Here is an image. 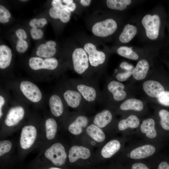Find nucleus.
<instances>
[{
	"label": "nucleus",
	"instance_id": "nucleus-50",
	"mask_svg": "<svg viewBox=\"0 0 169 169\" xmlns=\"http://www.w3.org/2000/svg\"><path fill=\"white\" fill-rule=\"evenodd\" d=\"M62 2L66 4L71 3H73V0H63Z\"/></svg>",
	"mask_w": 169,
	"mask_h": 169
},
{
	"label": "nucleus",
	"instance_id": "nucleus-35",
	"mask_svg": "<svg viewBox=\"0 0 169 169\" xmlns=\"http://www.w3.org/2000/svg\"><path fill=\"white\" fill-rule=\"evenodd\" d=\"M71 12L65 8L61 9L60 19L63 23L68 22L70 19Z\"/></svg>",
	"mask_w": 169,
	"mask_h": 169
},
{
	"label": "nucleus",
	"instance_id": "nucleus-5",
	"mask_svg": "<svg viewBox=\"0 0 169 169\" xmlns=\"http://www.w3.org/2000/svg\"><path fill=\"white\" fill-rule=\"evenodd\" d=\"M159 130L154 115H148L143 117L135 135L143 140L159 143Z\"/></svg>",
	"mask_w": 169,
	"mask_h": 169
},
{
	"label": "nucleus",
	"instance_id": "nucleus-20",
	"mask_svg": "<svg viewBox=\"0 0 169 169\" xmlns=\"http://www.w3.org/2000/svg\"><path fill=\"white\" fill-rule=\"evenodd\" d=\"M154 115L158 126L166 131H169V111L154 106Z\"/></svg>",
	"mask_w": 169,
	"mask_h": 169
},
{
	"label": "nucleus",
	"instance_id": "nucleus-39",
	"mask_svg": "<svg viewBox=\"0 0 169 169\" xmlns=\"http://www.w3.org/2000/svg\"><path fill=\"white\" fill-rule=\"evenodd\" d=\"M16 34L20 40H24L27 37L25 31L22 29H18L16 31Z\"/></svg>",
	"mask_w": 169,
	"mask_h": 169
},
{
	"label": "nucleus",
	"instance_id": "nucleus-42",
	"mask_svg": "<svg viewBox=\"0 0 169 169\" xmlns=\"http://www.w3.org/2000/svg\"><path fill=\"white\" fill-rule=\"evenodd\" d=\"M47 23V21L44 18H41L39 19H37L36 21V27L41 28L44 26Z\"/></svg>",
	"mask_w": 169,
	"mask_h": 169
},
{
	"label": "nucleus",
	"instance_id": "nucleus-41",
	"mask_svg": "<svg viewBox=\"0 0 169 169\" xmlns=\"http://www.w3.org/2000/svg\"><path fill=\"white\" fill-rule=\"evenodd\" d=\"M0 16H2L8 18L11 17V14L9 11L4 7L0 5Z\"/></svg>",
	"mask_w": 169,
	"mask_h": 169
},
{
	"label": "nucleus",
	"instance_id": "nucleus-51",
	"mask_svg": "<svg viewBox=\"0 0 169 169\" xmlns=\"http://www.w3.org/2000/svg\"><path fill=\"white\" fill-rule=\"evenodd\" d=\"M49 169H61L57 168V167H51L49 168Z\"/></svg>",
	"mask_w": 169,
	"mask_h": 169
},
{
	"label": "nucleus",
	"instance_id": "nucleus-9",
	"mask_svg": "<svg viewBox=\"0 0 169 169\" xmlns=\"http://www.w3.org/2000/svg\"><path fill=\"white\" fill-rule=\"evenodd\" d=\"M143 117L135 114L123 116L117 123L118 130L131 136L134 135L138 129Z\"/></svg>",
	"mask_w": 169,
	"mask_h": 169
},
{
	"label": "nucleus",
	"instance_id": "nucleus-17",
	"mask_svg": "<svg viewBox=\"0 0 169 169\" xmlns=\"http://www.w3.org/2000/svg\"><path fill=\"white\" fill-rule=\"evenodd\" d=\"M138 33L137 25L130 19L129 23L124 25L119 36V40L122 44H128L137 36Z\"/></svg>",
	"mask_w": 169,
	"mask_h": 169
},
{
	"label": "nucleus",
	"instance_id": "nucleus-18",
	"mask_svg": "<svg viewBox=\"0 0 169 169\" xmlns=\"http://www.w3.org/2000/svg\"><path fill=\"white\" fill-rule=\"evenodd\" d=\"M63 97L67 105L73 108H77L83 103L87 102L75 88L66 90L64 93Z\"/></svg>",
	"mask_w": 169,
	"mask_h": 169
},
{
	"label": "nucleus",
	"instance_id": "nucleus-40",
	"mask_svg": "<svg viewBox=\"0 0 169 169\" xmlns=\"http://www.w3.org/2000/svg\"><path fill=\"white\" fill-rule=\"evenodd\" d=\"M131 169H149L144 163L141 162H135L131 165Z\"/></svg>",
	"mask_w": 169,
	"mask_h": 169
},
{
	"label": "nucleus",
	"instance_id": "nucleus-38",
	"mask_svg": "<svg viewBox=\"0 0 169 169\" xmlns=\"http://www.w3.org/2000/svg\"><path fill=\"white\" fill-rule=\"evenodd\" d=\"M61 9L56 7H53L50 8L49 13L50 16L54 19L60 18Z\"/></svg>",
	"mask_w": 169,
	"mask_h": 169
},
{
	"label": "nucleus",
	"instance_id": "nucleus-44",
	"mask_svg": "<svg viewBox=\"0 0 169 169\" xmlns=\"http://www.w3.org/2000/svg\"><path fill=\"white\" fill-rule=\"evenodd\" d=\"M76 8V5L74 3L63 5V8H65L70 12H73Z\"/></svg>",
	"mask_w": 169,
	"mask_h": 169
},
{
	"label": "nucleus",
	"instance_id": "nucleus-4",
	"mask_svg": "<svg viewBox=\"0 0 169 169\" xmlns=\"http://www.w3.org/2000/svg\"><path fill=\"white\" fill-rule=\"evenodd\" d=\"M140 88L146 98L152 102L166 90L156 77L155 66L149 76L141 82Z\"/></svg>",
	"mask_w": 169,
	"mask_h": 169
},
{
	"label": "nucleus",
	"instance_id": "nucleus-28",
	"mask_svg": "<svg viewBox=\"0 0 169 169\" xmlns=\"http://www.w3.org/2000/svg\"><path fill=\"white\" fill-rule=\"evenodd\" d=\"M87 134L95 141L100 142L104 141L105 138L103 131L95 124H92L86 129Z\"/></svg>",
	"mask_w": 169,
	"mask_h": 169
},
{
	"label": "nucleus",
	"instance_id": "nucleus-49",
	"mask_svg": "<svg viewBox=\"0 0 169 169\" xmlns=\"http://www.w3.org/2000/svg\"><path fill=\"white\" fill-rule=\"evenodd\" d=\"M45 44L47 45L54 47H55L56 45V44L55 42L53 41H48Z\"/></svg>",
	"mask_w": 169,
	"mask_h": 169
},
{
	"label": "nucleus",
	"instance_id": "nucleus-27",
	"mask_svg": "<svg viewBox=\"0 0 169 169\" xmlns=\"http://www.w3.org/2000/svg\"><path fill=\"white\" fill-rule=\"evenodd\" d=\"M12 57L11 51L5 45L0 46V68L4 69L8 67L11 63Z\"/></svg>",
	"mask_w": 169,
	"mask_h": 169
},
{
	"label": "nucleus",
	"instance_id": "nucleus-23",
	"mask_svg": "<svg viewBox=\"0 0 169 169\" xmlns=\"http://www.w3.org/2000/svg\"><path fill=\"white\" fill-rule=\"evenodd\" d=\"M90 156V151L88 148L82 146H74L69 151L68 157L71 162H74L78 159H86Z\"/></svg>",
	"mask_w": 169,
	"mask_h": 169
},
{
	"label": "nucleus",
	"instance_id": "nucleus-1",
	"mask_svg": "<svg viewBox=\"0 0 169 169\" xmlns=\"http://www.w3.org/2000/svg\"><path fill=\"white\" fill-rule=\"evenodd\" d=\"M137 25V36L143 48L156 55L161 34L162 18L158 6L131 19Z\"/></svg>",
	"mask_w": 169,
	"mask_h": 169
},
{
	"label": "nucleus",
	"instance_id": "nucleus-29",
	"mask_svg": "<svg viewBox=\"0 0 169 169\" xmlns=\"http://www.w3.org/2000/svg\"><path fill=\"white\" fill-rule=\"evenodd\" d=\"M120 66L125 71L116 74L115 77L116 80L122 82L126 81L131 77L134 67L125 62H122Z\"/></svg>",
	"mask_w": 169,
	"mask_h": 169
},
{
	"label": "nucleus",
	"instance_id": "nucleus-48",
	"mask_svg": "<svg viewBox=\"0 0 169 169\" xmlns=\"http://www.w3.org/2000/svg\"><path fill=\"white\" fill-rule=\"evenodd\" d=\"M8 18L2 16H0V22L2 23H5L8 22L9 21Z\"/></svg>",
	"mask_w": 169,
	"mask_h": 169
},
{
	"label": "nucleus",
	"instance_id": "nucleus-6",
	"mask_svg": "<svg viewBox=\"0 0 169 169\" xmlns=\"http://www.w3.org/2000/svg\"><path fill=\"white\" fill-rule=\"evenodd\" d=\"M116 108L117 111H118L123 116L135 114L143 117L148 113L146 101L134 97L125 100Z\"/></svg>",
	"mask_w": 169,
	"mask_h": 169
},
{
	"label": "nucleus",
	"instance_id": "nucleus-46",
	"mask_svg": "<svg viewBox=\"0 0 169 169\" xmlns=\"http://www.w3.org/2000/svg\"><path fill=\"white\" fill-rule=\"evenodd\" d=\"M5 102V100L4 98L2 96H0V116L1 117L3 115L2 112V108Z\"/></svg>",
	"mask_w": 169,
	"mask_h": 169
},
{
	"label": "nucleus",
	"instance_id": "nucleus-16",
	"mask_svg": "<svg viewBox=\"0 0 169 169\" xmlns=\"http://www.w3.org/2000/svg\"><path fill=\"white\" fill-rule=\"evenodd\" d=\"M36 136V129L34 126L27 125L23 127L20 140L21 147L24 149L29 148L34 143Z\"/></svg>",
	"mask_w": 169,
	"mask_h": 169
},
{
	"label": "nucleus",
	"instance_id": "nucleus-3",
	"mask_svg": "<svg viewBox=\"0 0 169 169\" xmlns=\"http://www.w3.org/2000/svg\"><path fill=\"white\" fill-rule=\"evenodd\" d=\"M158 143L141 139L130 142L124 152V155L130 160L138 161L155 156L159 148Z\"/></svg>",
	"mask_w": 169,
	"mask_h": 169
},
{
	"label": "nucleus",
	"instance_id": "nucleus-36",
	"mask_svg": "<svg viewBox=\"0 0 169 169\" xmlns=\"http://www.w3.org/2000/svg\"><path fill=\"white\" fill-rule=\"evenodd\" d=\"M28 47V44L24 40H18L16 44V49L19 53H23L25 52Z\"/></svg>",
	"mask_w": 169,
	"mask_h": 169
},
{
	"label": "nucleus",
	"instance_id": "nucleus-26",
	"mask_svg": "<svg viewBox=\"0 0 169 169\" xmlns=\"http://www.w3.org/2000/svg\"><path fill=\"white\" fill-rule=\"evenodd\" d=\"M49 105L52 114L56 117L61 115L64 111L63 103L60 97L57 95H52L50 97Z\"/></svg>",
	"mask_w": 169,
	"mask_h": 169
},
{
	"label": "nucleus",
	"instance_id": "nucleus-21",
	"mask_svg": "<svg viewBox=\"0 0 169 169\" xmlns=\"http://www.w3.org/2000/svg\"><path fill=\"white\" fill-rule=\"evenodd\" d=\"M24 110L21 106H18L11 108L9 111L5 123L8 126H13L17 124L23 118Z\"/></svg>",
	"mask_w": 169,
	"mask_h": 169
},
{
	"label": "nucleus",
	"instance_id": "nucleus-14",
	"mask_svg": "<svg viewBox=\"0 0 169 169\" xmlns=\"http://www.w3.org/2000/svg\"><path fill=\"white\" fill-rule=\"evenodd\" d=\"M20 89L25 96L32 102H38L42 98V94L38 88L30 81H22L20 84Z\"/></svg>",
	"mask_w": 169,
	"mask_h": 169
},
{
	"label": "nucleus",
	"instance_id": "nucleus-31",
	"mask_svg": "<svg viewBox=\"0 0 169 169\" xmlns=\"http://www.w3.org/2000/svg\"><path fill=\"white\" fill-rule=\"evenodd\" d=\"M57 124L54 119L52 118L48 119L45 122L46 136L49 140L54 137L57 130Z\"/></svg>",
	"mask_w": 169,
	"mask_h": 169
},
{
	"label": "nucleus",
	"instance_id": "nucleus-13",
	"mask_svg": "<svg viewBox=\"0 0 169 169\" xmlns=\"http://www.w3.org/2000/svg\"><path fill=\"white\" fill-rule=\"evenodd\" d=\"M72 59L74 71L78 74L84 73L89 66L88 57L84 50L82 48H77L74 51Z\"/></svg>",
	"mask_w": 169,
	"mask_h": 169
},
{
	"label": "nucleus",
	"instance_id": "nucleus-10",
	"mask_svg": "<svg viewBox=\"0 0 169 169\" xmlns=\"http://www.w3.org/2000/svg\"><path fill=\"white\" fill-rule=\"evenodd\" d=\"M119 55L130 60L138 61L140 59L152 54L142 48L134 46H122L116 50Z\"/></svg>",
	"mask_w": 169,
	"mask_h": 169
},
{
	"label": "nucleus",
	"instance_id": "nucleus-34",
	"mask_svg": "<svg viewBox=\"0 0 169 169\" xmlns=\"http://www.w3.org/2000/svg\"><path fill=\"white\" fill-rule=\"evenodd\" d=\"M12 147V143L8 140H4L0 142V156L9 152Z\"/></svg>",
	"mask_w": 169,
	"mask_h": 169
},
{
	"label": "nucleus",
	"instance_id": "nucleus-25",
	"mask_svg": "<svg viewBox=\"0 0 169 169\" xmlns=\"http://www.w3.org/2000/svg\"><path fill=\"white\" fill-rule=\"evenodd\" d=\"M88 123V119L85 116L80 115L69 125L68 128L69 132L74 135L80 134L83 128L85 127Z\"/></svg>",
	"mask_w": 169,
	"mask_h": 169
},
{
	"label": "nucleus",
	"instance_id": "nucleus-15",
	"mask_svg": "<svg viewBox=\"0 0 169 169\" xmlns=\"http://www.w3.org/2000/svg\"><path fill=\"white\" fill-rule=\"evenodd\" d=\"M84 51L88 54V59L90 65L93 67H97L105 62L106 56L105 54L98 51L96 46L90 43L86 44L84 46Z\"/></svg>",
	"mask_w": 169,
	"mask_h": 169
},
{
	"label": "nucleus",
	"instance_id": "nucleus-45",
	"mask_svg": "<svg viewBox=\"0 0 169 169\" xmlns=\"http://www.w3.org/2000/svg\"><path fill=\"white\" fill-rule=\"evenodd\" d=\"M157 169H169V164L166 161H162L159 164Z\"/></svg>",
	"mask_w": 169,
	"mask_h": 169
},
{
	"label": "nucleus",
	"instance_id": "nucleus-47",
	"mask_svg": "<svg viewBox=\"0 0 169 169\" xmlns=\"http://www.w3.org/2000/svg\"><path fill=\"white\" fill-rule=\"evenodd\" d=\"M91 2L90 0H81L80 1L81 4L84 6H89Z\"/></svg>",
	"mask_w": 169,
	"mask_h": 169
},
{
	"label": "nucleus",
	"instance_id": "nucleus-2",
	"mask_svg": "<svg viewBox=\"0 0 169 169\" xmlns=\"http://www.w3.org/2000/svg\"><path fill=\"white\" fill-rule=\"evenodd\" d=\"M136 91L132 85L125 84L113 79H109L105 85L104 98L110 105L116 108L125 100L134 97Z\"/></svg>",
	"mask_w": 169,
	"mask_h": 169
},
{
	"label": "nucleus",
	"instance_id": "nucleus-43",
	"mask_svg": "<svg viewBox=\"0 0 169 169\" xmlns=\"http://www.w3.org/2000/svg\"><path fill=\"white\" fill-rule=\"evenodd\" d=\"M52 5L53 7L59 8L61 9L63 8V5L62 4V1L60 0H53L52 2Z\"/></svg>",
	"mask_w": 169,
	"mask_h": 169
},
{
	"label": "nucleus",
	"instance_id": "nucleus-52",
	"mask_svg": "<svg viewBox=\"0 0 169 169\" xmlns=\"http://www.w3.org/2000/svg\"><path fill=\"white\" fill-rule=\"evenodd\" d=\"M21 1H27V0H21Z\"/></svg>",
	"mask_w": 169,
	"mask_h": 169
},
{
	"label": "nucleus",
	"instance_id": "nucleus-7",
	"mask_svg": "<svg viewBox=\"0 0 169 169\" xmlns=\"http://www.w3.org/2000/svg\"><path fill=\"white\" fill-rule=\"evenodd\" d=\"M155 56L150 55L143 58L137 61L133 69L130 85L135 82H141L149 75L155 67Z\"/></svg>",
	"mask_w": 169,
	"mask_h": 169
},
{
	"label": "nucleus",
	"instance_id": "nucleus-33",
	"mask_svg": "<svg viewBox=\"0 0 169 169\" xmlns=\"http://www.w3.org/2000/svg\"><path fill=\"white\" fill-rule=\"evenodd\" d=\"M160 105L169 106V91L165 90L153 102Z\"/></svg>",
	"mask_w": 169,
	"mask_h": 169
},
{
	"label": "nucleus",
	"instance_id": "nucleus-30",
	"mask_svg": "<svg viewBox=\"0 0 169 169\" xmlns=\"http://www.w3.org/2000/svg\"><path fill=\"white\" fill-rule=\"evenodd\" d=\"M56 52L55 47L46 45L41 44L38 47L36 54L40 57L49 58L54 56Z\"/></svg>",
	"mask_w": 169,
	"mask_h": 169
},
{
	"label": "nucleus",
	"instance_id": "nucleus-22",
	"mask_svg": "<svg viewBox=\"0 0 169 169\" xmlns=\"http://www.w3.org/2000/svg\"><path fill=\"white\" fill-rule=\"evenodd\" d=\"M122 146V142L119 140H111L103 147L101 151V155L104 158H110L119 151Z\"/></svg>",
	"mask_w": 169,
	"mask_h": 169
},
{
	"label": "nucleus",
	"instance_id": "nucleus-12",
	"mask_svg": "<svg viewBox=\"0 0 169 169\" xmlns=\"http://www.w3.org/2000/svg\"><path fill=\"white\" fill-rule=\"evenodd\" d=\"M117 28V22L113 19L108 18L94 24L92 28V31L96 36L105 37L114 33Z\"/></svg>",
	"mask_w": 169,
	"mask_h": 169
},
{
	"label": "nucleus",
	"instance_id": "nucleus-24",
	"mask_svg": "<svg viewBox=\"0 0 169 169\" xmlns=\"http://www.w3.org/2000/svg\"><path fill=\"white\" fill-rule=\"evenodd\" d=\"M113 118L112 112L110 110L105 109L95 115L93 122L99 128H103L112 122Z\"/></svg>",
	"mask_w": 169,
	"mask_h": 169
},
{
	"label": "nucleus",
	"instance_id": "nucleus-32",
	"mask_svg": "<svg viewBox=\"0 0 169 169\" xmlns=\"http://www.w3.org/2000/svg\"><path fill=\"white\" fill-rule=\"evenodd\" d=\"M30 67L33 69L38 70L41 69H47V62L46 59L38 57H32L29 61Z\"/></svg>",
	"mask_w": 169,
	"mask_h": 169
},
{
	"label": "nucleus",
	"instance_id": "nucleus-8",
	"mask_svg": "<svg viewBox=\"0 0 169 169\" xmlns=\"http://www.w3.org/2000/svg\"><path fill=\"white\" fill-rule=\"evenodd\" d=\"M95 82L87 79H76L74 84V87L87 102H95L101 97L97 84Z\"/></svg>",
	"mask_w": 169,
	"mask_h": 169
},
{
	"label": "nucleus",
	"instance_id": "nucleus-11",
	"mask_svg": "<svg viewBox=\"0 0 169 169\" xmlns=\"http://www.w3.org/2000/svg\"><path fill=\"white\" fill-rule=\"evenodd\" d=\"M44 155L53 164L57 166L64 165L67 157L64 147L58 142L53 144L46 150Z\"/></svg>",
	"mask_w": 169,
	"mask_h": 169
},
{
	"label": "nucleus",
	"instance_id": "nucleus-37",
	"mask_svg": "<svg viewBox=\"0 0 169 169\" xmlns=\"http://www.w3.org/2000/svg\"><path fill=\"white\" fill-rule=\"evenodd\" d=\"M30 33L32 38L36 40L41 38L43 35V33L41 30L36 27L32 28L30 30Z\"/></svg>",
	"mask_w": 169,
	"mask_h": 169
},
{
	"label": "nucleus",
	"instance_id": "nucleus-19",
	"mask_svg": "<svg viewBox=\"0 0 169 169\" xmlns=\"http://www.w3.org/2000/svg\"><path fill=\"white\" fill-rule=\"evenodd\" d=\"M143 1L135 0H107L106 4L110 9L119 11H124L131 9Z\"/></svg>",
	"mask_w": 169,
	"mask_h": 169
}]
</instances>
